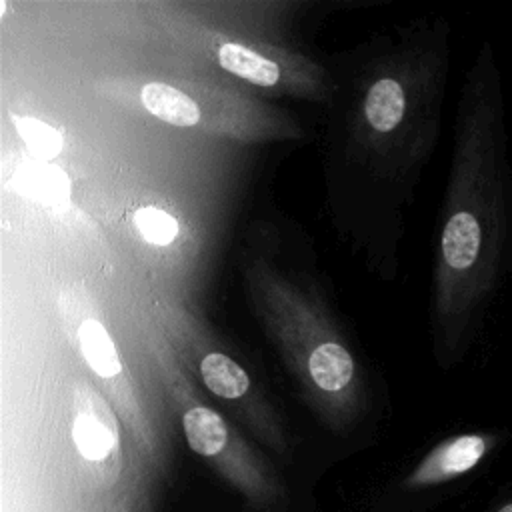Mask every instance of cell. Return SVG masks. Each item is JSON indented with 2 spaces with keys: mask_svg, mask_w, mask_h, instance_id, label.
<instances>
[{
  "mask_svg": "<svg viewBox=\"0 0 512 512\" xmlns=\"http://www.w3.org/2000/svg\"><path fill=\"white\" fill-rule=\"evenodd\" d=\"M442 312L464 350L512 268V152L498 56L484 44L470 72L456 150L452 202L440 232Z\"/></svg>",
  "mask_w": 512,
  "mask_h": 512,
  "instance_id": "obj_1",
  "label": "cell"
},
{
  "mask_svg": "<svg viewBox=\"0 0 512 512\" xmlns=\"http://www.w3.org/2000/svg\"><path fill=\"white\" fill-rule=\"evenodd\" d=\"M508 438V430L502 428L472 430L450 436L424 456L412 472L410 484L424 488L464 478L498 454L506 446Z\"/></svg>",
  "mask_w": 512,
  "mask_h": 512,
  "instance_id": "obj_2",
  "label": "cell"
},
{
  "mask_svg": "<svg viewBox=\"0 0 512 512\" xmlns=\"http://www.w3.org/2000/svg\"><path fill=\"white\" fill-rule=\"evenodd\" d=\"M142 104L156 118L180 128H190L200 120L198 104L184 92L162 82H148L142 88Z\"/></svg>",
  "mask_w": 512,
  "mask_h": 512,
  "instance_id": "obj_3",
  "label": "cell"
},
{
  "mask_svg": "<svg viewBox=\"0 0 512 512\" xmlns=\"http://www.w3.org/2000/svg\"><path fill=\"white\" fill-rule=\"evenodd\" d=\"M366 118L378 132H392L406 114V92L394 78H380L366 96Z\"/></svg>",
  "mask_w": 512,
  "mask_h": 512,
  "instance_id": "obj_4",
  "label": "cell"
},
{
  "mask_svg": "<svg viewBox=\"0 0 512 512\" xmlns=\"http://www.w3.org/2000/svg\"><path fill=\"white\" fill-rule=\"evenodd\" d=\"M218 62L224 70L258 86H272L280 78L276 62L236 42H226L218 48Z\"/></svg>",
  "mask_w": 512,
  "mask_h": 512,
  "instance_id": "obj_5",
  "label": "cell"
},
{
  "mask_svg": "<svg viewBox=\"0 0 512 512\" xmlns=\"http://www.w3.org/2000/svg\"><path fill=\"white\" fill-rule=\"evenodd\" d=\"M184 434L188 446L202 456L218 454L228 440L224 420L206 406H194L184 414Z\"/></svg>",
  "mask_w": 512,
  "mask_h": 512,
  "instance_id": "obj_6",
  "label": "cell"
},
{
  "mask_svg": "<svg viewBox=\"0 0 512 512\" xmlns=\"http://www.w3.org/2000/svg\"><path fill=\"white\" fill-rule=\"evenodd\" d=\"M308 368L314 382L320 388L336 392L350 382L354 372V362L346 352V348H342L336 342H326L312 352L308 360Z\"/></svg>",
  "mask_w": 512,
  "mask_h": 512,
  "instance_id": "obj_7",
  "label": "cell"
},
{
  "mask_svg": "<svg viewBox=\"0 0 512 512\" xmlns=\"http://www.w3.org/2000/svg\"><path fill=\"white\" fill-rule=\"evenodd\" d=\"M80 348L88 366L102 378H112L120 374V358L114 348V342L106 328L98 320H84L80 324Z\"/></svg>",
  "mask_w": 512,
  "mask_h": 512,
  "instance_id": "obj_8",
  "label": "cell"
},
{
  "mask_svg": "<svg viewBox=\"0 0 512 512\" xmlns=\"http://www.w3.org/2000/svg\"><path fill=\"white\" fill-rule=\"evenodd\" d=\"M72 438L80 456L92 462L108 458L118 442L116 428L104 424L100 418L88 412L76 416L72 426Z\"/></svg>",
  "mask_w": 512,
  "mask_h": 512,
  "instance_id": "obj_9",
  "label": "cell"
},
{
  "mask_svg": "<svg viewBox=\"0 0 512 512\" xmlns=\"http://www.w3.org/2000/svg\"><path fill=\"white\" fill-rule=\"evenodd\" d=\"M204 384L222 398H240L248 386V374L228 356L220 352L208 354L200 364Z\"/></svg>",
  "mask_w": 512,
  "mask_h": 512,
  "instance_id": "obj_10",
  "label": "cell"
},
{
  "mask_svg": "<svg viewBox=\"0 0 512 512\" xmlns=\"http://www.w3.org/2000/svg\"><path fill=\"white\" fill-rule=\"evenodd\" d=\"M12 120L32 156L38 160H52L60 154L62 136L54 126L30 116H12Z\"/></svg>",
  "mask_w": 512,
  "mask_h": 512,
  "instance_id": "obj_11",
  "label": "cell"
},
{
  "mask_svg": "<svg viewBox=\"0 0 512 512\" xmlns=\"http://www.w3.org/2000/svg\"><path fill=\"white\" fill-rule=\"evenodd\" d=\"M134 224H136L138 232L144 236V240H148L150 244H156V246L170 244L178 234L176 220L168 212H164L156 206L138 208L134 214Z\"/></svg>",
  "mask_w": 512,
  "mask_h": 512,
  "instance_id": "obj_12",
  "label": "cell"
}]
</instances>
